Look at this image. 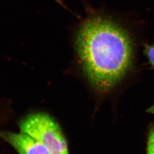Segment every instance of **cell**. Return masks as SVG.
<instances>
[{
    "instance_id": "obj_3",
    "label": "cell",
    "mask_w": 154,
    "mask_h": 154,
    "mask_svg": "<svg viewBox=\"0 0 154 154\" xmlns=\"http://www.w3.org/2000/svg\"><path fill=\"white\" fill-rule=\"evenodd\" d=\"M0 137L19 154H51L49 150L38 140L20 131H2Z\"/></svg>"
},
{
    "instance_id": "obj_5",
    "label": "cell",
    "mask_w": 154,
    "mask_h": 154,
    "mask_svg": "<svg viewBox=\"0 0 154 154\" xmlns=\"http://www.w3.org/2000/svg\"><path fill=\"white\" fill-rule=\"evenodd\" d=\"M147 154H154V127L150 130L149 134Z\"/></svg>"
},
{
    "instance_id": "obj_6",
    "label": "cell",
    "mask_w": 154,
    "mask_h": 154,
    "mask_svg": "<svg viewBox=\"0 0 154 154\" xmlns=\"http://www.w3.org/2000/svg\"><path fill=\"white\" fill-rule=\"evenodd\" d=\"M147 112L154 114V105L147 110Z\"/></svg>"
},
{
    "instance_id": "obj_4",
    "label": "cell",
    "mask_w": 154,
    "mask_h": 154,
    "mask_svg": "<svg viewBox=\"0 0 154 154\" xmlns=\"http://www.w3.org/2000/svg\"><path fill=\"white\" fill-rule=\"evenodd\" d=\"M144 53L148 59L150 64L154 68V45H145Z\"/></svg>"
},
{
    "instance_id": "obj_2",
    "label": "cell",
    "mask_w": 154,
    "mask_h": 154,
    "mask_svg": "<svg viewBox=\"0 0 154 154\" xmlns=\"http://www.w3.org/2000/svg\"><path fill=\"white\" fill-rule=\"evenodd\" d=\"M20 131L42 143L51 154H69L67 142L56 121L48 113L32 112L19 123Z\"/></svg>"
},
{
    "instance_id": "obj_1",
    "label": "cell",
    "mask_w": 154,
    "mask_h": 154,
    "mask_svg": "<svg viewBox=\"0 0 154 154\" xmlns=\"http://www.w3.org/2000/svg\"><path fill=\"white\" fill-rule=\"evenodd\" d=\"M74 41L78 68L98 96L113 93L134 68V39L129 29L113 16L90 10L79 24Z\"/></svg>"
}]
</instances>
